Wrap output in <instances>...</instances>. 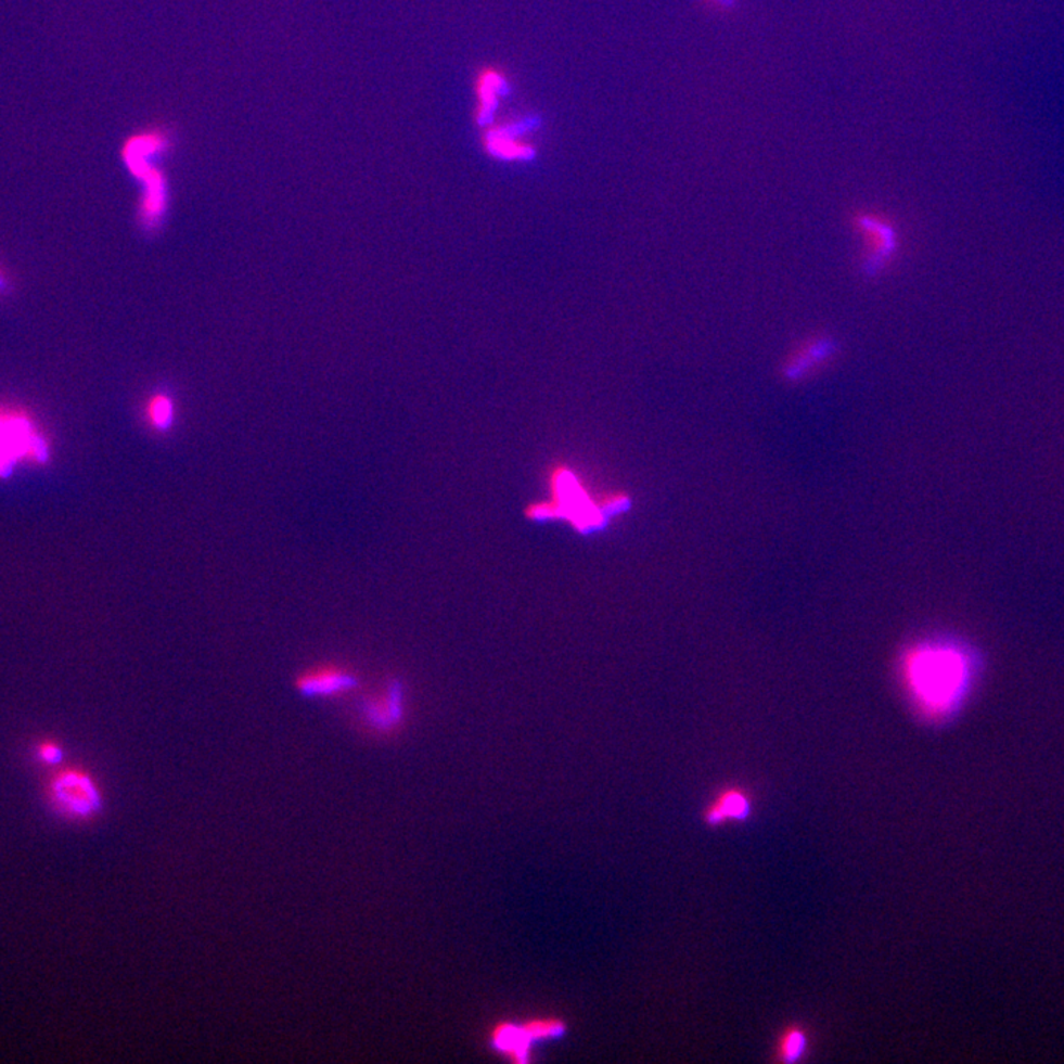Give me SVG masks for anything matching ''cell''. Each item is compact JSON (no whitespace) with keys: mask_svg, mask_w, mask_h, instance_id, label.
<instances>
[{"mask_svg":"<svg viewBox=\"0 0 1064 1064\" xmlns=\"http://www.w3.org/2000/svg\"><path fill=\"white\" fill-rule=\"evenodd\" d=\"M980 671L977 651L957 638H925L900 655L905 694L920 719L928 723L957 717L972 698Z\"/></svg>","mask_w":1064,"mask_h":1064,"instance_id":"cell-1","label":"cell"},{"mask_svg":"<svg viewBox=\"0 0 1064 1064\" xmlns=\"http://www.w3.org/2000/svg\"><path fill=\"white\" fill-rule=\"evenodd\" d=\"M851 228L860 240V267L863 274L879 277L898 259L900 230L890 216L875 210H859L851 216Z\"/></svg>","mask_w":1064,"mask_h":1064,"instance_id":"cell-2","label":"cell"},{"mask_svg":"<svg viewBox=\"0 0 1064 1064\" xmlns=\"http://www.w3.org/2000/svg\"><path fill=\"white\" fill-rule=\"evenodd\" d=\"M48 798L61 815L72 819L92 817L101 805L97 782L87 770L75 766L61 768L52 774Z\"/></svg>","mask_w":1064,"mask_h":1064,"instance_id":"cell-3","label":"cell"},{"mask_svg":"<svg viewBox=\"0 0 1064 1064\" xmlns=\"http://www.w3.org/2000/svg\"><path fill=\"white\" fill-rule=\"evenodd\" d=\"M48 456L47 441L26 415L0 413V476L20 463H44Z\"/></svg>","mask_w":1064,"mask_h":1064,"instance_id":"cell-4","label":"cell"},{"mask_svg":"<svg viewBox=\"0 0 1064 1064\" xmlns=\"http://www.w3.org/2000/svg\"><path fill=\"white\" fill-rule=\"evenodd\" d=\"M838 346L826 334H812L798 342L782 362V377L789 382H802L830 364Z\"/></svg>","mask_w":1064,"mask_h":1064,"instance_id":"cell-5","label":"cell"},{"mask_svg":"<svg viewBox=\"0 0 1064 1064\" xmlns=\"http://www.w3.org/2000/svg\"><path fill=\"white\" fill-rule=\"evenodd\" d=\"M302 694L308 696H339L348 694L357 687V678L348 668L339 664H320L302 672L296 680Z\"/></svg>","mask_w":1064,"mask_h":1064,"instance_id":"cell-6","label":"cell"},{"mask_svg":"<svg viewBox=\"0 0 1064 1064\" xmlns=\"http://www.w3.org/2000/svg\"><path fill=\"white\" fill-rule=\"evenodd\" d=\"M522 124H489L484 128V149L489 156L504 162L531 161L536 150L522 138Z\"/></svg>","mask_w":1064,"mask_h":1064,"instance_id":"cell-7","label":"cell"},{"mask_svg":"<svg viewBox=\"0 0 1064 1064\" xmlns=\"http://www.w3.org/2000/svg\"><path fill=\"white\" fill-rule=\"evenodd\" d=\"M153 158L133 167L130 172L144 183L140 215L145 227L154 228L162 221L167 209L166 175L156 167Z\"/></svg>","mask_w":1064,"mask_h":1064,"instance_id":"cell-8","label":"cell"},{"mask_svg":"<svg viewBox=\"0 0 1064 1064\" xmlns=\"http://www.w3.org/2000/svg\"><path fill=\"white\" fill-rule=\"evenodd\" d=\"M475 91V121L479 126L491 124L497 108H499L501 98L509 92L508 76L497 67H484L475 77L473 84Z\"/></svg>","mask_w":1064,"mask_h":1064,"instance_id":"cell-9","label":"cell"},{"mask_svg":"<svg viewBox=\"0 0 1064 1064\" xmlns=\"http://www.w3.org/2000/svg\"><path fill=\"white\" fill-rule=\"evenodd\" d=\"M752 812L753 800L748 791L741 786H728L705 806L703 818L707 825L719 826L728 822L747 821Z\"/></svg>","mask_w":1064,"mask_h":1064,"instance_id":"cell-10","label":"cell"},{"mask_svg":"<svg viewBox=\"0 0 1064 1064\" xmlns=\"http://www.w3.org/2000/svg\"><path fill=\"white\" fill-rule=\"evenodd\" d=\"M489 1041L497 1053L504 1055L512 1063L531 1062L533 1042L522 1030L521 1025L512 1022L497 1023L489 1034Z\"/></svg>","mask_w":1064,"mask_h":1064,"instance_id":"cell-11","label":"cell"},{"mask_svg":"<svg viewBox=\"0 0 1064 1064\" xmlns=\"http://www.w3.org/2000/svg\"><path fill=\"white\" fill-rule=\"evenodd\" d=\"M807 1049H809L807 1030L805 1027L793 1025L785 1027L780 1034L774 1054H777L778 1062L797 1063L805 1059Z\"/></svg>","mask_w":1064,"mask_h":1064,"instance_id":"cell-12","label":"cell"},{"mask_svg":"<svg viewBox=\"0 0 1064 1064\" xmlns=\"http://www.w3.org/2000/svg\"><path fill=\"white\" fill-rule=\"evenodd\" d=\"M145 418L149 425L156 432L169 431L175 420V403L166 394H156L149 399L145 407Z\"/></svg>","mask_w":1064,"mask_h":1064,"instance_id":"cell-13","label":"cell"},{"mask_svg":"<svg viewBox=\"0 0 1064 1064\" xmlns=\"http://www.w3.org/2000/svg\"><path fill=\"white\" fill-rule=\"evenodd\" d=\"M520 1025L533 1043L560 1038L565 1033V1023L557 1017H533Z\"/></svg>","mask_w":1064,"mask_h":1064,"instance_id":"cell-14","label":"cell"},{"mask_svg":"<svg viewBox=\"0 0 1064 1064\" xmlns=\"http://www.w3.org/2000/svg\"><path fill=\"white\" fill-rule=\"evenodd\" d=\"M36 757L40 764L52 766L60 764L61 757H63V749H61L60 744L55 741L44 740L38 744L36 747Z\"/></svg>","mask_w":1064,"mask_h":1064,"instance_id":"cell-15","label":"cell"},{"mask_svg":"<svg viewBox=\"0 0 1064 1064\" xmlns=\"http://www.w3.org/2000/svg\"><path fill=\"white\" fill-rule=\"evenodd\" d=\"M376 698L377 700H374L373 703L370 704V715L373 717V720H387L389 719V715L394 716L395 707L393 700L389 701L390 695L383 694L381 696H376Z\"/></svg>","mask_w":1064,"mask_h":1064,"instance_id":"cell-16","label":"cell"},{"mask_svg":"<svg viewBox=\"0 0 1064 1064\" xmlns=\"http://www.w3.org/2000/svg\"><path fill=\"white\" fill-rule=\"evenodd\" d=\"M712 2H715L716 5L721 8H726V10H731V8L736 7V0H712Z\"/></svg>","mask_w":1064,"mask_h":1064,"instance_id":"cell-17","label":"cell"}]
</instances>
